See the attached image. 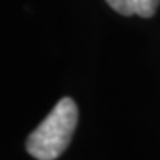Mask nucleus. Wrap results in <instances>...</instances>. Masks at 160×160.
<instances>
[{"instance_id": "1", "label": "nucleus", "mask_w": 160, "mask_h": 160, "mask_svg": "<svg viewBox=\"0 0 160 160\" xmlns=\"http://www.w3.org/2000/svg\"><path fill=\"white\" fill-rule=\"evenodd\" d=\"M77 105L65 97L30 134L26 150L38 160H54L67 149L77 126Z\"/></svg>"}, {"instance_id": "2", "label": "nucleus", "mask_w": 160, "mask_h": 160, "mask_svg": "<svg viewBox=\"0 0 160 160\" xmlns=\"http://www.w3.org/2000/svg\"><path fill=\"white\" fill-rule=\"evenodd\" d=\"M106 3L124 17L139 15L142 18H150L157 12L160 0H106Z\"/></svg>"}]
</instances>
